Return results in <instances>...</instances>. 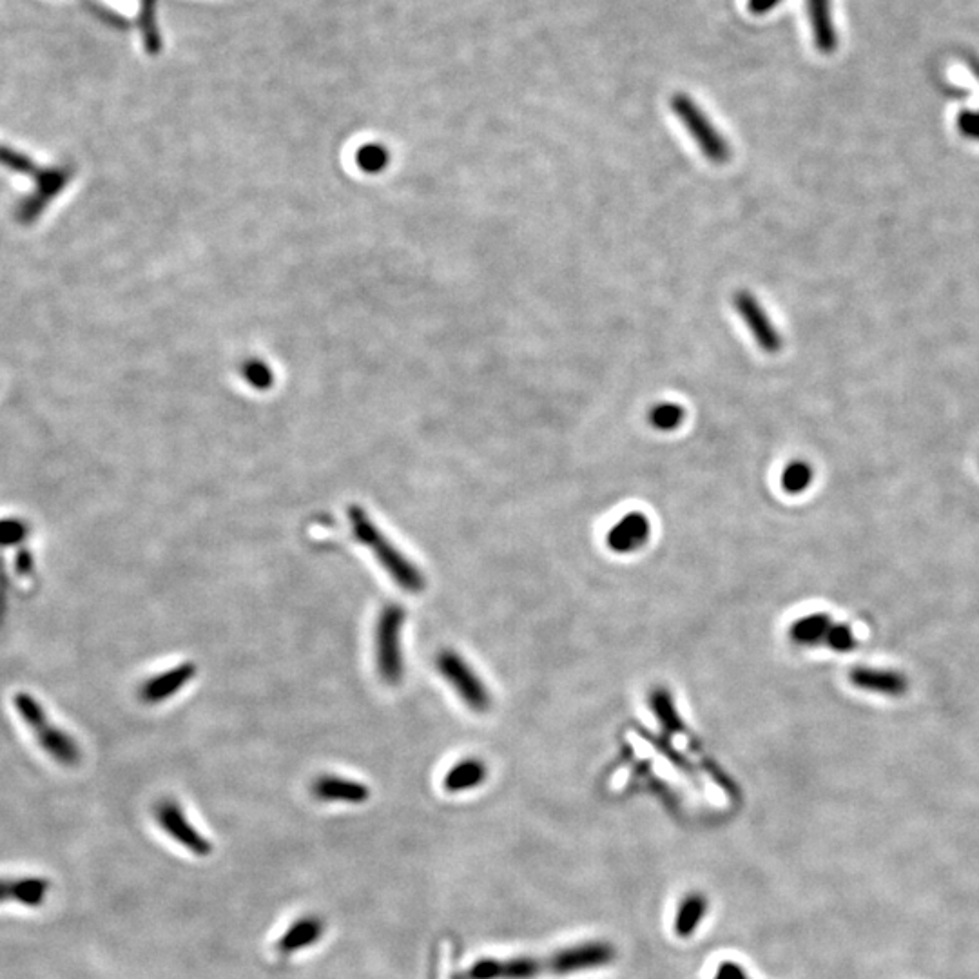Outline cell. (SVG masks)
Segmentation results:
<instances>
[{
    "instance_id": "6da1fadb",
    "label": "cell",
    "mask_w": 979,
    "mask_h": 979,
    "mask_svg": "<svg viewBox=\"0 0 979 979\" xmlns=\"http://www.w3.org/2000/svg\"><path fill=\"white\" fill-rule=\"evenodd\" d=\"M615 958L610 945L595 941L555 952L544 958L481 960L468 972L470 979H532L543 974H570L599 969Z\"/></svg>"
},
{
    "instance_id": "7a4b0ae2",
    "label": "cell",
    "mask_w": 979,
    "mask_h": 979,
    "mask_svg": "<svg viewBox=\"0 0 979 979\" xmlns=\"http://www.w3.org/2000/svg\"><path fill=\"white\" fill-rule=\"evenodd\" d=\"M349 523L352 535L374 553L378 563L387 570L392 581L396 582L401 590L407 593H421L425 590L427 582L421 570L408 559L405 553L394 546L387 535H383L361 506H350Z\"/></svg>"
},
{
    "instance_id": "3957f363",
    "label": "cell",
    "mask_w": 979,
    "mask_h": 979,
    "mask_svg": "<svg viewBox=\"0 0 979 979\" xmlns=\"http://www.w3.org/2000/svg\"><path fill=\"white\" fill-rule=\"evenodd\" d=\"M13 706L49 757L55 758L60 766H78L82 753L78 749L77 742L49 720L39 700L20 691L13 697Z\"/></svg>"
},
{
    "instance_id": "277c9868",
    "label": "cell",
    "mask_w": 979,
    "mask_h": 979,
    "mask_svg": "<svg viewBox=\"0 0 979 979\" xmlns=\"http://www.w3.org/2000/svg\"><path fill=\"white\" fill-rule=\"evenodd\" d=\"M669 106L679 118L680 124L686 127V131L691 135L704 158H708L711 164L717 165L729 162L731 147L727 144L726 138L717 127L713 126L704 109L698 106L693 98L686 93H675L669 98Z\"/></svg>"
},
{
    "instance_id": "5b68a950",
    "label": "cell",
    "mask_w": 979,
    "mask_h": 979,
    "mask_svg": "<svg viewBox=\"0 0 979 979\" xmlns=\"http://www.w3.org/2000/svg\"><path fill=\"white\" fill-rule=\"evenodd\" d=\"M407 613L399 604H387L379 613L376 626V662L379 677L388 686H398L405 675L403 626Z\"/></svg>"
},
{
    "instance_id": "8992f818",
    "label": "cell",
    "mask_w": 979,
    "mask_h": 979,
    "mask_svg": "<svg viewBox=\"0 0 979 979\" xmlns=\"http://www.w3.org/2000/svg\"><path fill=\"white\" fill-rule=\"evenodd\" d=\"M436 666L441 677L463 698L468 708L477 713H485L490 709V691L459 653L452 650L441 651L437 655Z\"/></svg>"
},
{
    "instance_id": "52a82bcc",
    "label": "cell",
    "mask_w": 979,
    "mask_h": 979,
    "mask_svg": "<svg viewBox=\"0 0 979 979\" xmlns=\"http://www.w3.org/2000/svg\"><path fill=\"white\" fill-rule=\"evenodd\" d=\"M733 303L737 309L738 316L746 323L747 330L757 341L758 347L766 354H778L784 347V340L780 330L776 329L775 323L769 318L764 305L758 301L753 292L738 291L733 296Z\"/></svg>"
},
{
    "instance_id": "ba28073f",
    "label": "cell",
    "mask_w": 979,
    "mask_h": 979,
    "mask_svg": "<svg viewBox=\"0 0 979 979\" xmlns=\"http://www.w3.org/2000/svg\"><path fill=\"white\" fill-rule=\"evenodd\" d=\"M156 820L165 833L169 834L178 844L184 845L196 856H207L213 851V845L205 840L202 834L189 824L180 805L173 800H162L156 807Z\"/></svg>"
},
{
    "instance_id": "9c48e42d",
    "label": "cell",
    "mask_w": 979,
    "mask_h": 979,
    "mask_svg": "<svg viewBox=\"0 0 979 979\" xmlns=\"http://www.w3.org/2000/svg\"><path fill=\"white\" fill-rule=\"evenodd\" d=\"M196 666L193 662H182L175 668L167 669L164 673L146 680L140 688V698L146 704H160L167 698L175 697L178 691L194 679Z\"/></svg>"
},
{
    "instance_id": "30bf717a",
    "label": "cell",
    "mask_w": 979,
    "mask_h": 979,
    "mask_svg": "<svg viewBox=\"0 0 979 979\" xmlns=\"http://www.w3.org/2000/svg\"><path fill=\"white\" fill-rule=\"evenodd\" d=\"M650 519L640 512H631L622 517L608 534V546L613 552H637L650 541Z\"/></svg>"
},
{
    "instance_id": "8fae6325",
    "label": "cell",
    "mask_w": 979,
    "mask_h": 979,
    "mask_svg": "<svg viewBox=\"0 0 979 979\" xmlns=\"http://www.w3.org/2000/svg\"><path fill=\"white\" fill-rule=\"evenodd\" d=\"M849 680L862 691L885 697H903L909 689V680L900 671L891 669L854 668L849 673Z\"/></svg>"
},
{
    "instance_id": "7c38bea8",
    "label": "cell",
    "mask_w": 979,
    "mask_h": 979,
    "mask_svg": "<svg viewBox=\"0 0 979 979\" xmlns=\"http://www.w3.org/2000/svg\"><path fill=\"white\" fill-rule=\"evenodd\" d=\"M312 793L321 802H347V804H363L370 796L369 787L365 784L334 775L320 776L312 786Z\"/></svg>"
},
{
    "instance_id": "4fadbf2b",
    "label": "cell",
    "mask_w": 979,
    "mask_h": 979,
    "mask_svg": "<svg viewBox=\"0 0 979 979\" xmlns=\"http://www.w3.org/2000/svg\"><path fill=\"white\" fill-rule=\"evenodd\" d=\"M807 17L811 22V30L815 37L818 51L831 55L838 48V35L834 28L831 0H805Z\"/></svg>"
},
{
    "instance_id": "5bb4252c",
    "label": "cell",
    "mask_w": 979,
    "mask_h": 979,
    "mask_svg": "<svg viewBox=\"0 0 979 979\" xmlns=\"http://www.w3.org/2000/svg\"><path fill=\"white\" fill-rule=\"evenodd\" d=\"M49 882L40 876L0 880V903L17 902L26 907H39L46 900Z\"/></svg>"
},
{
    "instance_id": "9a60e30c",
    "label": "cell",
    "mask_w": 979,
    "mask_h": 979,
    "mask_svg": "<svg viewBox=\"0 0 979 979\" xmlns=\"http://www.w3.org/2000/svg\"><path fill=\"white\" fill-rule=\"evenodd\" d=\"M321 934H323V923L320 918H303L296 921L291 929L283 934L282 940L278 941V952L285 956L294 954L309 945H314L320 940Z\"/></svg>"
},
{
    "instance_id": "2e32d148",
    "label": "cell",
    "mask_w": 979,
    "mask_h": 979,
    "mask_svg": "<svg viewBox=\"0 0 979 979\" xmlns=\"http://www.w3.org/2000/svg\"><path fill=\"white\" fill-rule=\"evenodd\" d=\"M486 773V766L479 758H465L446 773L445 789L448 793H463L466 789H474L485 782Z\"/></svg>"
},
{
    "instance_id": "e0dca14e",
    "label": "cell",
    "mask_w": 979,
    "mask_h": 979,
    "mask_svg": "<svg viewBox=\"0 0 979 979\" xmlns=\"http://www.w3.org/2000/svg\"><path fill=\"white\" fill-rule=\"evenodd\" d=\"M833 621L827 613H811L807 617H802L791 626L789 635L796 644L800 646H816L825 640L827 633L831 630Z\"/></svg>"
},
{
    "instance_id": "ac0fdd59",
    "label": "cell",
    "mask_w": 979,
    "mask_h": 979,
    "mask_svg": "<svg viewBox=\"0 0 979 979\" xmlns=\"http://www.w3.org/2000/svg\"><path fill=\"white\" fill-rule=\"evenodd\" d=\"M708 912V900L702 894H689L680 903L677 918H675V931L680 938H688L693 932L697 931L702 918Z\"/></svg>"
},
{
    "instance_id": "d6986e66",
    "label": "cell",
    "mask_w": 979,
    "mask_h": 979,
    "mask_svg": "<svg viewBox=\"0 0 979 979\" xmlns=\"http://www.w3.org/2000/svg\"><path fill=\"white\" fill-rule=\"evenodd\" d=\"M813 477H815L813 466L805 461H793L786 466L782 474V488L787 494H802L813 483Z\"/></svg>"
},
{
    "instance_id": "ffe728a7",
    "label": "cell",
    "mask_w": 979,
    "mask_h": 979,
    "mask_svg": "<svg viewBox=\"0 0 979 979\" xmlns=\"http://www.w3.org/2000/svg\"><path fill=\"white\" fill-rule=\"evenodd\" d=\"M686 410L677 403H659L650 410L651 427L662 432H673L684 423Z\"/></svg>"
},
{
    "instance_id": "44dd1931",
    "label": "cell",
    "mask_w": 979,
    "mask_h": 979,
    "mask_svg": "<svg viewBox=\"0 0 979 979\" xmlns=\"http://www.w3.org/2000/svg\"><path fill=\"white\" fill-rule=\"evenodd\" d=\"M651 704H653V709H655V713H657V717L664 724V727L677 729L680 726L677 709H675V704L669 697L668 691H664V689L655 691L651 697Z\"/></svg>"
},
{
    "instance_id": "7402d4cb",
    "label": "cell",
    "mask_w": 979,
    "mask_h": 979,
    "mask_svg": "<svg viewBox=\"0 0 979 979\" xmlns=\"http://www.w3.org/2000/svg\"><path fill=\"white\" fill-rule=\"evenodd\" d=\"M825 642L831 650L838 651V653H847V651H853L856 648V637H854L853 630L845 624H833L831 630L827 633L825 637Z\"/></svg>"
},
{
    "instance_id": "603a6c76",
    "label": "cell",
    "mask_w": 979,
    "mask_h": 979,
    "mask_svg": "<svg viewBox=\"0 0 979 979\" xmlns=\"http://www.w3.org/2000/svg\"><path fill=\"white\" fill-rule=\"evenodd\" d=\"M28 537V526L19 519H0V546H11Z\"/></svg>"
},
{
    "instance_id": "cb8c5ba5",
    "label": "cell",
    "mask_w": 979,
    "mask_h": 979,
    "mask_svg": "<svg viewBox=\"0 0 979 979\" xmlns=\"http://www.w3.org/2000/svg\"><path fill=\"white\" fill-rule=\"evenodd\" d=\"M387 151L383 147L379 146H367L365 149H361L359 153V165L365 169V171H379L383 169V165H387Z\"/></svg>"
},
{
    "instance_id": "d4e9b609",
    "label": "cell",
    "mask_w": 979,
    "mask_h": 979,
    "mask_svg": "<svg viewBox=\"0 0 979 979\" xmlns=\"http://www.w3.org/2000/svg\"><path fill=\"white\" fill-rule=\"evenodd\" d=\"M956 124H958V131L967 140L979 142V109H976V111H972V109L961 111L960 115H958V120H956Z\"/></svg>"
},
{
    "instance_id": "484cf974",
    "label": "cell",
    "mask_w": 979,
    "mask_h": 979,
    "mask_svg": "<svg viewBox=\"0 0 979 979\" xmlns=\"http://www.w3.org/2000/svg\"><path fill=\"white\" fill-rule=\"evenodd\" d=\"M142 20L146 22V24L142 26V30H144V35H146L147 46H149V48L156 49V46H158V37H156L155 30V2L151 4L149 0H144Z\"/></svg>"
},
{
    "instance_id": "4316f807",
    "label": "cell",
    "mask_w": 979,
    "mask_h": 979,
    "mask_svg": "<svg viewBox=\"0 0 979 979\" xmlns=\"http://www.w3.org/2000/svg\"><path fill=\"white\" fill-rule=\"evenodd\" d=\"M15 570H17V575H19V577H31V575H33L35 563H33L31 553L28 552V550H22V552L17 553V559H15Z\"/></svg>"
},
{
    "instance_id": "83f0119b",
    "label": "cell",
    "mask_w": 979,
    "mask_h": 979,
    "mask_svg": "<svg viewBox=\"0 0 979 979\" xmlns=\"http://www.w3.org/2000/svg\"><path fill=\"white\" fill-rule=\"evenodd\" d=\"M247 376H249V381L253 383V387H260V385L267 387V383H271V372H267V369L256 361L251 365Z\"/></svg>"
},
{
    "instance_id": "f1b7e54d",
    "label": "cell",
    "mask_w": 979,
    "mask_h": 979,
    "mask_svg": "<svg viewBox=\"0 0 979 979\" xmlns=\"http://www.w3.org/2000/svg\"><path fill=\"white\" fill-rule=\"evenodd\" d=\"M780 2L782 0H747V10L753 15H766L769 11L775 10Z\"/></svg>"
},
{
    "instance_id": "f546056e",
    "label": "cell",
    "mask_w": 979,
    "mask_h": 979,
    "mask_svg": "<svg viewBox=\"0 0 979 979\" xmlns=\"http://www.w3.org/2000/svg\"><path fill=\"white\" fill-rule=\"evenodd\" d=\"M6 597H8V573H6L2 557H0V622L4 621V613L8 608Z\"/></svg>"
},
{
    "instance_id": "4dcf8cb0",
    "label": "cell",
    "mask_w": 979,
    "mask_h": 979,
    "mask_svg": "<svg viewBox=\"0 0 979 979\" xmlns=\"http://www.w3.org/2000/svg\"><path fill=\"white\" fill-rule=\"evenodd\" d=\"M715 979H751L746 976V972L738 967L737 963H724L717 972Z\"/></svg>"
}]
</instances>
